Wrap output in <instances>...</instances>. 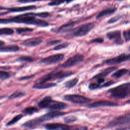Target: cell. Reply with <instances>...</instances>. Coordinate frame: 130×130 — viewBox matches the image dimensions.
Here are the masks:
<instances>
[{
    "mask_svg": "<svg viewBox=\"0 0 130 130\" xmlns=\"http://www.w3.org/2000/svg\"><path fill=\"white\" fill-rule=\"evenodd\" d=\"M38 16L39 13H28L17 15L9 19L0 18V24H7L14 22L34 25L40 27L47 26L49 24L47 21L36 18V17H38Z\"/></svg>",
    "mask_w": 130,
    "mask_h": 130,
    "instance_id": "obj_1",
    "label": "cell"
},
{
    "mask_svg": "<svg viewBox=\"0 0 130 130\" xmlns=\"http://www.w3.org/2000/svg\"><path fill=\"white\" fill-rule=\"evenodd\" d=\"M114 99H121L130 95V82L124 83L108 90Z\"/></svg>",
    "mask_w": 130,
    "mask_h": 130,
    "instance_id": "obj_2",
    "label": "cell"
},
{
    "mask_svg": "<svg viewBox=\"0 0 130 130\" xmlns=\"http://www.w3.org/2000/svg\"><path fill=\"white\" fill-rule=\"evenodd\" d=\"M74 73L71 71H57L54 70L48 74H47L37 80V82L38 83H45L50 80L56 79H59L67 77L71 75H73Z\"/></svg>",
    "mask_w": 130,
    "mask_h": 130,
    "instance_id": "obj_3",
    "label": "cell"
},
{
    "mask_svg": "<svg viewBox=\"0 0 130 130\" xmlns=\"http://www.w3.org/2000/svg\"><path fill=\"white\" fill-rule=\"evenodd\" d=\"M94 27V24L93 23H87L70 30L69 35L75 37H83L88 34Z\"/></svg>",
    "mask_w": 130,
    "mask_h": 130,
    "instance_id": "obj_4",
    "label": "cell"
},
{
    "mask_svg": "<svg viewBox=\"0 0 130 130\" xmlns=\"http://www.w3.org/2000/svg\"><path fill=\"white\" fill-rule=\"evenodd\" d=\"M84 56L81 54H76L68 58L60 65V67L63 68H69L74 67L82 62L84 60Z\"/></svg>",
    "mask_w": 130,
    "mask_h": 130,
    "instance_id": "obj_5",
    "label": "cell"
},
{
    "mask_svg": "<svg viewBox=\"0 0 130 130\" xmlns=\"http://www.w3.org/2000/svg\"><path fill=\"white\" fill-rule=\"evenodd\" d=\"M63 99L66 101L80 104L87 103L91 101V100L90 99H89L81 95L76 94H66L64 96Z\"/></svg>",
    "mask_w": 130,
    "mask_h": 130,
    "instance_id": "obj_6",
    "label": "cell"
},
{
    "mask_svg": "<svg viewBox=\"0 0 130 130\" xmlns=\"http://www.w3.org/2000/svg\"><path fill=\"white\" fill-rule=\"evenodd\" d=\"M64 58V55L62 53H58L49 56L41 59L40 63L46 65H50L56 63L61 61Z\"/></svg>",
    "mask_w": 130,
    "mask_h": 130,
    "instance_id": "obj_7",
    "label": "cell"
},
{
    "mask_svg": "<svg viewBox=\"0 0 130 130\" xmlns=\"http://www.w3.org/2000/svg\"><path fill=\"white\" fill-rule=\"evenodd\" d=\"M130 60V53H122L116 57L104 60V62L107 64L112 65L120 63Z\"/></svg>",
    "mask_w": 130,
    "mask_h": 130,
    "instance_id": "obj_8",
    "label": "cell"
},
{
    "mask_svg": "<svg viewBox=\"0 0 130 130\" xmlns=\"http://www.w3.org/2000/svg\"><path fill=\"white\" fill-rule=\"evenodd\" d=\"M128 124H130V117L120 116L112 119L108 123L107 126L108 127H112Z\"/></svg>",
    "mask_w": 130,
    "mask_h": 130,
    "instance_id": "obj_9",
    "label": "cell"
},
{
    "mask_svg": "<svg viewBox=\"0 0 130 130\" xmlns=\"http://www.w3.org/2000/svg\"><path fill=\"white\" fill-rule=\"evenodd\" d=\"M118 106V104L116 103H114L109 101L102 100L95 101L93 103L87 104L86 107L89 108H96L104 107H116Z\"/></svg>",
    "mask_w": 130,
    "mask_h": 130,
    "instance_id": "obj_10",
    "label": "cell"
},
{
    "mask_svg": "<svg viewBox=\"0 0 130 130\" xmlns=\"http://www.w3.org/2000/svg\"><path fill=\"white\" fill-rule=\"evenodd\" d=\"M106 37L109 40L113 41L114 43L117 45H121L123 43L120 30H114L108 32L106 34Z\"/></svg>",
    "mask_w": 130,
    "mask_h": 130,
    "instance_id": "obj_11",
    "label": "cell"
},
{
    "mask_svg": "<svg viewBox=\"0 0 130 130\" xmlns=\"http://www.w3.org/2000/svg\"><path fill=\"white\" fill-rule=\"evenodd\" d=\"M44 121L42 116H40L26 121L22 124V126L25 128H34L40 125Z\"/></svg>",
    "mask_w": 130,
    "mask_h": 130,
    "instance_id": "obj_12",
    "label": "cell"
},
{
    "mask_svg": "<svg viewBox=\"0 0 130 130\" xmlns=\"http://www.w3.org/2000/svg\"><path fill=\"white\" fill-rule=\"evenodd\" d=\"M44 127L47 129H58V130H67L70 129V127L66 124L60 123H50L46 124Z\"/></svg>",
    "mask_w": 130,
    "mask_h": 130,
    "instance_id": "obj_13",
    "label": "cell"
},
{
    "mask_svg": "<svg viewBox=\"0 0 130 130\" xmlns=\"http://www.w3.org/2000/svg\"><path fill=\"white\" fill-rule=\"evenodd\" d=\"M67 106V105L63 102L52 100L48 109L52 111H60L64 109Z\"/></svg>",
    "mask_w": 130,
    "mask_h": 130,
    "instance_id": "obj_14",
    "label": "cell"
},
{
    "mask_svg": "<svg viewBox=\"0 0 130 130\" xmlns=\"http://www.w3.org/2000/svg\"><path fill=\"white\" fill-rule=\"evenodd\" d=\"M66 114V113L65 112H62L59 111H52L46 113L41 116L44 120L46 121L64 115Z\"/></svg>",
    "mask_w": 130,
    "mask_h": 130,
    "instance_id": "obj_15",
    "label": "cell"
},
{
    "mask_svg": "<svg viewBox=\"0 0 130 130\" xmlns=\"http://www.w3.org/2000/svg\"><path fill=\"white\" fill-rule=\"evenodd\" d=\"M42 40L40 39L35 38L25 40L23 41L21 44L27 47H34L40 45L42 43Z\"/></svg>",
    "mask_w": 130,
    "mask_h": 130,
    "instance_id": "obj_16",
    "label": "cell"
},
{
    "mask_svg": "<svg viewBox=\"0 0 130 130\" xmlns=\"http://www.w3.org/2000/svg\"><path fill=\"white\" fill-rule=\"evenodd\" d=\"M116 69H117V68L115 67H112L107 68V69H105L104 70H103V71H102L101 72H100L99 74L94 76L92 78V79H97L100 78H104L105 77L107 76L108 75H109L110 73H111L112 72H113L114 71L116 70Z\"/></svg>",
    "mask_w": 130,
    "mask_h": 130,
    "instance_id": "obj_17",
    "label": "cell"
},
{
    "mask_svg": "<svg viewBox=\"0 0 130 130\" xmlns=\"http://www.w3.org/2000/svg\"><path fill=\"white\" fill-rule=\"evenodd\" d=\"M57 85V84L55 83H36L32 87L35 89H48L50 88H52L55 87Z\"/></svg>",
    "mask_w": 130,
    "mask_h": 130,
    "instance_id": "obj_18",
    "label": "cell"
},
{
    "mask_svg": "<svg viewBox=\"0 0 130 130\" xmlns=\"http://www.w3.org/2000/svg\"><path fill=\"white\" fill-rule=\"evenodd\" d=\"M36 8V6L34 5L28 6H23V7H12L7 9L10 12H23L25 11L33 10Z\"/></svg>",
    "mask_w": 130,
    "mask_h": 130,
    "instance_id": "obj_19",
    "label": "cell"
},
{
    "mask_svg": "<svg viewBox=\"0 0 130 130\" xmlns=\"http://www.w3.org/2000/svg\"><path fill=\"white\" fill-rule=\"evenodd\" d=\"M19 48L16 45H8L6 46H0V52H17L19 51Z\"/></svg>",
    "mask_w": 130,
    "mask_h": 130,
    "instance_id": "obj_20",
    "label": "cell"
},
{
    "mask_svg": "<svg viewBox=\"0 0 130 130\" xmlns=\"http://www.w3.org/2000/svg\"><path fill=\"white\" fill-rule=\"evenodd\" d=\"M116 8L115 7H110L106 8L102 11H101L96 16V18L99 19L101 17H103L105 16H107L108 15H111L113 13H114L116 11Z\"/></svg>",
    "mask_w": 130,
    "mask_h": 130,
    "instance_id": "obj_21",
    "label": "cell"
},
{
    "mask_svg": "<svg viewBox=\"0 0 130 130\" xmlns=\"http://www.w3.org/2000/svg\"><path fill=\"white\" fill-rule=\"evenodd\" d=\"M52 99L50 96H46L42 99L38 104V106L41 108H48Z\"/></svg>",
    "mask_w": 130,
    "mask_h": 130,
    "instance_id": "obj_22",
    "label": "cell"
},
{
    "mask_svg": "<svg viewBox=\"0 0 130 130\" xmlns=\"http://www.w3.org/2000/svg\"><path fill=\"white\" fill-rule=\"evenodd\" d=\"M75 22H70L61 25L57 30V32L59 34L64 33L71 30L72 28L74 26Z\"/></svg>",
    "mask_w": 130,
    "mask_h": 130,
    "instance_id": "obj_23",
    "label": "cell"
},
{
    "mask_svg": "<svg viewBox=\"0 0 130 130\" xmlns=\"http://www.w3.org/2000/svg\"><path fill=\"white\" fill-rule=\"evenodd\" d=\"M128 71V70L126 69H121L114 72L111 75V77L114 78H119L125 75Z\"/></svg>",
    "mask_w": 130,
    "mask_h": 130,
    "instance_id": "obj_24",
    "label": "cell"
},
{
    "mask_svg": "<svg viewBox=\"0 0 130 130\" xmlns=\"http://www.w3.org/2000/svg\"><path fill=\"white\" fill-rule=\"evenodd\" d=\"M78 81H79L78 78H75L69 80L68 81L64 83V85L66 87L68 88H72L74 86H75L78 83Z\"/></svg>",
    "mask_w": 130,
    "mask_h": 130,
    "instance_id": "obj_25",
    "label": "cell"
},
{
    "mask_svg": "<svg viewBox=\"0 0 130 130\" xmlns=\"http://www.w3.org/2000/svg\"><path fill=\"white\" fill-rule=\"evenodd\" d=\"M38 111V108L35 107H28L25 108L22 111V112L25 114L32 115L34 113L37 112Z\"/></svg>",
    "mask_w": 130,
    "mask_h": 130,
    "instance_id": "obj_26",
    "label": "cell"
},
{
    "mask_svg": "<svg viewBox=\"0 0 130 130\" xmlns=\"http://www.w3.org/2000/svg\"><path fill=\"white\" fill-rule=\"evenodd\" d=\"M14 32V30L11 28L4 27L0 28V36L2 35H11Z\"/></svg>",
    "mask_w": 130,
    "mask_h": 130,
    "instance_id": "obj_27",
    "label": "cell"
},
{
    "mask_svg": "<svg viewBox=\"0 0 130 130\" xmlns=\"http://www.w3.org/2000/svg\"><path fill=\"white\" fill-rule=\"evenodd\" d=\"M25 95V93L22 91L19 90H16L9 96V99L12 100L18 98H21Z\"/></svg>",
    "mask_w": 130,
    "mask_h": 130,
    "instance_id": "obj_28",
    "label": "cell"
},
{
    "mask_svg": "<svg viewBox=\"0 0 130 130\" xmlns=\"http://www.w3.org/2000/svg\"><path fill=\"white\" fill-rule=\"evenodd\" d=\"M22 116H23V115L22 114H20L16 115L11 120H10L9 122H7V123L6 124V125L10 126V125H12L16 123L17 121H18L22 118Z\"/></svg>",
    "mask_w": 130,
    "mask_h": 130,
    "instance_id": "obj_29",
    "label": "cell"
},
{
    "mask_svg": "<svg viewBox=\"0 0 130 130\" xmlns=\"http://www.w3.org/2000/svg\"><path fill=\"white\" fill-rule=\"evenodd\" d=\"M34 60V58L30 56H21L17 59V61H26V62H32Z\"/></svg>",
    "mask_w": 130,
    "mask_h": 130,
    "instance_id": "obj_30",
    "label": "cell"
},
{
    "mask_svg": "<svg viewBox=\"0 0 130 130\" xmlns=\"http://www.w3.org/2000/svg\"><path fill=\"white\" fill-rule=\"evenodd\" d=\"M33 30L34 29L32 28H28V27H19V28H16V32L19 34H21L27 32L32 31H33Z\"/></svg>",
    "mask_w": 130,
    "mask_h": 130,
    "instance_id": "obj_31",
    "label": "cell"
},
{
    "mask_svg": "<svg viewBox=\"0 0 130 130\" xmlns=\"http://www.w3.org/2000/svg\"><path fill=\"white\" fill-rule=\"evenodd\" d=\"M77 120L76 117L74 116H68L64 117L63 121L66 123H71L75 122Z\"/></svg>",
    "mask_w": 130,
    "mask_h": 130,
    "instance_id": "obj_32",
    "label": "cell"
},
{
    "mask_svg": "<svg viewBox=\"0 0 130 130\" xmlns=\"http://www.w3.org/2000/svg\"><path fill=\"white\" fill-rule=\"evenodd\" d=\"M52 2L50 3L48 5L50 6H57L64 3V2H70L73 0H50Z\"/></svg>",
    "mask_w": 130,
    "mask_h": 130,
    "instance_id": "obj_33",
    "label": "cell"
},
{
    "mask_svg": "<svg viewBox=\"0 0 130 130\" xmlns=\"http://www.w3.org/2000/svg\"><path fill=\"white\" fill-rule=\"evenodd\" d=\"M69 43H63L62 44H60L59 45H56L54 48V50H56V51H58V50H61V49H64L66 48V47H67L69 45Z\"/></svg>",
    "mask_w": 130,
    "mask_h": 130,
    "instance_id": "obj_34",
    "label": "cell"
},
{
    "mask_svg": "<svg viewBox=\"0 0 130 130\" xmlns=\"http://www.w3.org/2000/svg\"><path fill=\"white\" fill-rule=\"evenodd\" d=\"M123 38L126 42L130 41V28L124 30L122 34Z\"/></svg>",
    "mask_w": 130,
    "mask_h": 130,
    "instance_id": "obj_35",
    "label": "cell"
},
{
    "mask_svg": "<svg viewBox=\"0 0 130 130\" xmlns=\"http://www.w3.org/2000/svg\"><path fill=\"white\" fill-rule=\"evenodd\" d=\"M10 77V74L4 71H0V79L1 80H5Z\"/></svg>",
    "mask_w": 130,
    "mask_h": 130,
    "instance_id": "obj_36",
    "label": "cell"
},
{
    "mask_svg": "<svg viewBox=\"0 0 130 130\" xmlns=\"http://www.w3.org/2000/svg\"><path fill=\"white\" fill-rule=\"evenodd\" d=\"M101 85V84H99L98 82L92 83H90L89 85L88 88L90 90H94V89H98V88H100V87Z\"/></svg>",
    "mask_w": 130,
    "mask_h": 130,
    "instance_id": "obj_37",
    "label": "cell"
},
{
    "mask_svg": "<svg viewBox=\"0 0 130 130\" xmlns=\"http://www.w3.org/2000/svg\"><path fill=\"white\" fill-rule=\"evenodd\" d=\"M121 16L120 15H117V16H115L114 17H113L108 20V23H110V24L114 23V22L117 21L118 20H119L121 18Z\"/></svg>",
    "mask_w": 130,
    "mask_h": 130,
    "instance_id": "obj_38",
    "label": "cell"
},
{
    "mask_svg": "<svg viewBox=\"0 0 130 130\" xmlns=\"http://www.w3.org/2000/svg\"><path fill=\"white\" fill-rule=\"evenodd\" d=\"M115 83V82H114L113 81H107V82H106V83H104V84H101V86H100V88L108 87V86H111V85L114 84Z\"/></svg>",
    "mask_w": 130,
    "mask_h": 130,
    "instance_id": "obj_39",
    "label": "cell"
},
{
    "mask_svg": "<svg viewBox=\"0 0 130 130\" xmlns=\"http://www.w3.org/2000/svg\"><path fill=\"white\" fill-rule=\"evenodd\" d=\"M103 41H104L103 38H101V37H99V38H95V39L92 40L90 41V42L92 43H103Z\"/></svg>",
    "mask_w": 130,
    "mask_h": 130,
    "instance_id": "obj_40",
    "label": "cell"
},
{
    "mask_svg": "<svg viewBox=\"0 0 130 130\" xmlns=\"http://www.w3.org/2000/svg\"><path fill=\"white\" fill-rule=\"evenodd\" d=\"M60 40H51V41H49L47 42V44L48 45H55L59 43L60 42Z\"/></svg>",
    "mask_w": 130,
    "mask_h": 130,
    "instance_id": "obj_41",
    "label": "cell"
},
{
    "mask_svg": "<svg viewBox=\"0 0 130 130\" xmlns=\"http://www.w3.org/2000/svg\"><path fill=\"white\" fill-rule=\"evenodd\" d=\"M44 0H18V2L20 3H32L36 2L38 1H41Z\"/></svg>",
    "mask_w": 130,
    "mask_h": 130,
    "instance_id": "obj_42",
    "label": "cell"
},
{
    "mask_svg": "<svg viewBox=\"0 0 130 130\" xmlns=\"http://www.w3.org/2000/svg\"><path fill=\"white\" fill-rule=\"evenodd\" d=\"M34 76V75H29V76H26L21 77L19 78V80H20V81H23V80H28V79H29L30 78H32Z\"/></svg>",
    "mask_w": 130,
    "mask_h": 130,
    "instance_id": "obj_43",
    "label": "cell"
},
{
    "mask_svg": "<svg viewBox=\"0 0 130 130\" xmlns=\"http://www.w3.org/2000/svg\"><path fill=\"white\" fill-rule=\"evenodd\" d=\"M5 44V42L2 40H0V46H3Z\"/></svg>",
    "mask_w": 130,
    "mask_h": 130,
    "instance_id": "obj_44",
    "label": "cell"
},
{
    "mask_svg": "<svg viewBox=\"0 0 130 130\" xmlns=\"http://www.w3.org/2000/svg\"><path fill=\"white\" fill-rule=\"evenodd\" d=\"M125 103H126V104H130V99L127 100Z\"/></svg>",
    "mask_w": 130,
    "mask_h": 130,
    "instance_id": "obj_45",
    "label": "cell"
},
{
    "mask_svg": "<svg viewBox=\"0 0 130 130\" xmlns=\"http://www.w3.org/2000/svg\"><path fill=\"white\" fill-rule=\"evenodd\" d=\"M4 9H6L4 7H1L0 6V10H4Z\"/></svg>",
    "mask_w": 130,
    "mask_h": 130,
    "instance_id": "obj_46",
    "label": "cell"
},
{
    "mask_svg": "<svg viewBox=\"0 0 130 130\" xmlns=\"http://www.w3.org/2000/svg\"><path fill=\"white\" fill-rule=\"evenodd\" d=\"M102 1H108V0H102Z\"/></svg>",
    "mask_w": 130,
    "mask_h": 130,
    "instance_id": "obj_47",
    "label": "cell"
},
{
    "mask_svg": "<svg viewBox=\"0 0 130 130\" xmlns=\"http://www.w3.org/2000/svg\"><path fill=\"white\" fill-rule=\"evenodd\" d=\"M118 1H124V0H118Z\"/></svg>",
    "mask_w": 130,
    "mask_h": 130,
    "instance_id": "obj_48",
    "label": "cell"
},
{
    "mask_svg": "<svg viewBox=\"0 0 130 130\" xmlns=\"http://www.w3.org/2000/svg\"><path fill=\"white\" fill-rule=\"evenodd\" d=\"M129 75L130 76V72H129Z\"/></svg>",
    "mask_w": 130,
    "mask_h": 130,
    "instance_id": "obj_49",
    "label": "cell"
},
{
    "mask_svg": "<svg viewBox=\"0 0 130 130\" xmlns=\"http://www.w3.org/2000/svg\"><path fill=\"white\" fill-rule=\"evenodd\" d=\"M129 50H130V47H129Z\"/></svg>",
    "mask_w": 130,
    "mask_h": 130,
    "instance_id": "obj_50",
    "label": "cell"
},
{
    "mask_svg": "<svg viewBox=\"0 0 130 130\" xmlns=\"http://www.w3.org/2000/svg\"><path fill=\"white\" fill-rule=\"evenodd\" d=\"M129 129H130V126H129Z\"/></svg>",
    "mask_w": 130,
    "mask_h": 130,
    "instance_id": "obj_51",
    "label": "cell"
}]
</instances>
